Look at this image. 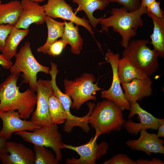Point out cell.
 Wrapping results in <instances>:
<instances>
[{"label":"cell","mask_w":164,"mask_h":164,"mask_svg":"<svg viewBox=\"0 0 164 164\" xmlns=\"http://www.w3.org/2000/svg\"><path fill=\"white\" fill-rule=\"evenodd\" d=\"M152 81L134 79L128 83L121 84L125 96L130 104L134 103L152 94Z\"/></svg>","instance_id":"cell-17"},{"label":"cell","mask_w":164,"mask_h":164,"mask_svg":"<svg viewBox=\"0 0 164 164\" xmlns=\"http://www.w3.org/2000/svg\"><path fill=\"white\" fill-rule=\"evenodd\" d=\"M29 31V29H21L13 26L5 40L2 53L10 59L15 56L17 53L18 46Z\"/></svg>","instance_id":"cell-23"},{"label":"cell","mask_w":164,"mask_h":164,"mask_svg":"<svg viewBox=\"0 0 164 164\" xmlns=\"http://www.w3.org/2000/svg\"><path fill=\"white\" fill-rule=\"evenodd\" d=\"M140 136L137 139L126 141V145L133 150L145 152L148 156L152 153L164 154V141L156 134L148 132L146 130L140 132Z\"/></svg>","instance_id":"cell-16"},{"label":"cell","mask_w":164,"mask_h":164,"mask_svg":"<svg viewBox=\"0 0 164 164\" xmlns=\"http://www.w3.org/2000/svg\"><path fill=\"white\" fill-rule=\"evenodd\" d=\"M18 75L11 74L0 85V112L17 110L20 118H28L36 105V94L30 88L19 91Z\"/></svg>","instance_id":"cell-1"},{"label":"cell","mask_w":164,"mask_h":164,"mask_svg":"<svg viewBox=\"0 0 164 164\" xmlns=\"http://www.w3.org/2000/svg\"><path fill=\"white\" fill-rule=\"evenodd\" d=\"M130 105L131 111L128 115L130 119L125 121L123 126L128 133L137 135L142 130H156L160 125L164 123V118L155 117L143 109L137 102Z\"/></svg>","instance_id":"cell-8"},{"label":"cell","mask_w":164,"mask_h":164,"mask_svg":"<svg viewBox=\"0 0 164 164\" xmlns=\"http://www.w3.org/2000/svg\"><path fill=\"white\" fill-rule=\"evenodd\" d=\"M13 65L11 59H9L3 54H0V66L5 69H9Z\"/></svg>","instance_id":"cell-32"},{"label":"cell","mask_w":164,"mask_h":164,"mask_svg":"<svg viewBox=\"0 0 164 164\" xmlns=\"http://www.w3.org/2000/svg\"><path fill=\"white\" fill-rule=\"evenodd\" d=\"M160 2L155 1L151 3L146 7L148 12H149L156 17L159 18H164L163 11L161 9Z\"/></svg>","instance_id":"cell-31"},{"label":"cell","mask_w":164,"mask_h":164,"mask_svg":"<svg viewBox=\"0 0 164 164\" xmlns=\"http://www.w3.org/2000/svg\"><path fill=\"white\" fill-rule=\"evenodd\" d=\"M67 43L62 39L56 40L49 47L46 52L49 55L53 56L60 55Z\"/></svg>","instance_id":"cell-27"},{"label":"cell","mask_w":164,"mask_h":164,"mask_svg":"<svg viewBox=\"0 0 164 164\" xmlns=\"http://www.w3.org/2000/svg\"><path fill=\"white\" fill-rule=\"evenodd\" d=\"M158 132L156 135L159 137H164V123L160 125L157 128Z\"/></svg>","instance_id":"cell-35"},{"label":"cell","mask_w":164,"mask_h":164,"mask_svg":"<svg viewBox=\"0 0 164 164\" xmlns=\"http://www.w3.org/2000/svg\"><path fill=\"white\" fill-rule=\"evenodd\" d=\"M5 153L0 154V159L3 164H35L34 152L21 143L7 141Z\"/></svg>","instance_id":"cell-14"},{"label":"cell","mask_w":164,"mask_h":164,"mask_svg":"<svg viewBox=\"0 0 164 164\" xmlns=\"http://www.w3.org/2000/svg\"><path fill=\"white\" fill-rule=\"evenodd\" d=\"M13 26L9 24H0V51L3 50L5 40Z\"/></svg>","instance_id":"cell-30"},{"label":"cell","mask_w":164,"mask_h":164,"mask_svg":"<svg viewBox=\"0 0 164 164\" xmlns=\"http://www.w3.org/2000/svg\"><path fill=\"white\" fill-rule=\"evenodd\" d=\"M137 164H164V162L159 159L153 158L151 160L139 159L136 160Z\"/></svg>","instance_id":"cell-33"},{"label":"cell","mask_w":164,"mask_h":164,"mask_svg":"<svg viewBox=\"0 0 164 164\" xmlns=\"http://www.w3.org/2000/svg\"><path fill=\"white\" fill-rule=\"evenodd\" d=\"M156 1V0H141V6L146 8L149 5Z\"/></svg>","instance_id":"cell-36"},{"label":"cell","mask_w":164,"mask_h":164,"mask_svg":"<svg viewBox=\"0 0 164 164\" xmlns=\"http://www.w3.org/2000/svg\"><path fill=\"white\" fill-rule=\"evenodd\" d=\"M53 91L50 80L39 79L37 81L36 106L32 113L31 120L40 126H49L53 124L49 114V99Z\"/></svg>","instance_id":"cell-11"},{"label":"cell","mask_w":164,"mask_h":164,"mask_svg":"<svg viewBox=\"0 0 164 164\" xmlns=\"http://www.w3.org/2000/svg\"><path fill=\"white\" fill-rule=\"evenodd\" d=\"M91 73H84L74 80H64L65 93L73 100L71 107L78 110L84 102L89 100L95 101L97 91L103 89L97 86L98 82Z\"/></svg>","instance_id":"cell-6"},{"label":"cell","mask_w":164,"mask_h":164,"mask_svg":"<svg viewBox=\"0 0 164 164\" xmlns=\"http://www.w3.org/2000/svg\"><path fill=\"white\" fill-rule=\"evenodd\" d=\"M103 164H137L135 161L124 154H118L105 161Z\"/></svg>","instance_id":"cell-28"},{"label":"cell","mask_w":164,"mask_h":164,"mask_svg":"<svg viewBox=\"0 0 164 164\" xmlns=\"http://www.w3.org/2000/svg\"><path fill=\"white\" fill-rule=\"evenodd\" d=\"M118 74L121 84L128 83L134 79H147L150 78L125 57H122L119 60Z\"/></svg>","instance_id":"cell-19"},{"label":"cell","mask_w":164,"mask_h":164,"mask_svg":"<svg viewBox=\"0 0 164 164\" xmlns=\"http://www.w3.org/2000/svg\"><path fill=\"white\" fill-rule=\"evenodd\" d=\"M148 13L146 8L142 6L132 12H129L125 7L113 8L111 15L106 18H101L99 22L101 30L108 32V28L119 33L121 39L120 43L125 48L131 39L137 34L138 28L144 26L142 15Z\"/></svg>","instance_id":"cell-2"},{"label":"cell","mask_w":164,"mask_h":164,"mask_svg":"<svg viewBox=\"0 0 164 164\" xmlns=\"http://www.w3.org/2000/svg\"><path fill=\"white\" fill-rule=\"evenodd\" d=\"M110 2H116L125 7L129 12L134 11L141 6L140 0H109Z\"/></svg>","instance_id":"cell-29"},{"label":"cell","mask_w":164,"mask_h":164,"mask_svg":"<svg viewBox=\"0 0 164 164\" xmlns=\"http://www.w3.org/2000/svg\"><path fill=\"white\" fill-rule=\"evenodd\" d=\"M7 141L6 139L0 138V154L5 153V145Z\"/></svg>","instance_id":"cell-34"},{"label":"cell","mask_w":164,"mask_h":164,"mask_svg":"<svg viewBox=\"0 0 164 164\" xmlns=\"http://www.w3.org/2000/svg\"><path fill=\"white\" fill-rule=\"evenodd\" d=\"M2 3V2L1 0H0V4Z\"/></svg>","instance_id":"cell-38"},{"label":"cell","mask_w":164,"mask_h":164,"mask_svg":"<svg viewBox=\"0 0 164 164\" xmlns=\"http://www.w3.org/2000/svg\"><path fill=\"white\" fill-rule=\"evenodd\" d=\"M46 15L52 18H59L73 22L85 28L93 36L94 32L89 22L85 17L80 18L76 15L72 7L65 0H47L43 6Z\"/></svg>","instance_id":"cell-12"},{"label":"cell","mask_w":164,"mask_h":164,"mask_svg":"<svg viewBox=\"0 0 164 164\" xmlns=\"http://www.w3.org/2000/svg\"><path fill=\"white\" fill-rule=\"evenodd\" d=\"M150 42L145 39L130 41L122 52V57L128 58L141 71L150 76L155 73L159 67L158 52L147 46Z\"/></svg>","instance_id":"cell-4"},{"label":"cell","mask_w":164,"mask_h":164,"mask_svg":"<svg viewBox=\"0 0 164 164\" xmlns=\"http://www.w3.org/2000/svg\"><path fill=\"white\" fill-rule=\"evenodd\" d=\"M49 112L53 123L61 124L65 121V111L59 99L54 95L53 91L49 99Z\"/></svg>","instance_id":"cell-25"},{"label":"cell","mask_w":164,"mask_h":164,"mask_svg":"<svg viewBox=\"0 0 164 164\" xmlns=\"http://www.w3.org/2000/svg\"><path fill=\"white\" fill-rule=\"evenodd\" d=\"M22 8L20 2L12 0L0 4V24H9L14 26L21 14Z\"/></svg>","instance_id":"cell-20"},{"label":"cell","mask_w":164,"mask_h":164,"mask_svg":"<svg viewBox=\"0 0 164 164\" xmlns=\"http://www.w3.org/2000/svg\"><path fill=\"white\" fill-rule=\"evenodd\" d=\"M125 121L121 109L108 99L97 103L88 120V123L95 129L94 137L96 139L101 135L120 131Z\"/></svg>","instance_id":"cell-3"},{"label":"cell","mask_w":164,"mask_h":164,"mask_svg":"<svg viewBox=\"0 0 164 164\" xmlns=\"http://www.w3.org/2000/svg\"><path fill=\"white\" fill-rule=\"evenodd\" d=\"M14 134L21 137L24 140L34 145L50 147L56 154L59 162L61 161V150L64 149V143L58 131L57 124L53 123L49 126H41L32 132L26 131H19Z\"/></svg>","instance_id":"cell-7"},{"label":"cell","mask_w":164,"mask_h":164,"mask_svg":"<svg viewBox=\"0 0 164 164\" xmlns=\"http://www.w3.org/2000/svg\"><path fill=\"white\" fill-rule=\"evenodd\" d=\"M15 61L9 69L11 74L20 75L23 81L28 84L30 88L35 92L37 82V75L39 72L46 74L49 73L50 68L40 64L33 56L30 43L26 42L15 56Z\"/></svg>","instance_id":"cell-5"},{"label":"cell","mask_w":164,"mask_h":164,"mask_svg":"<svg viewBox=\"0 0 164 164\" xmlns=\"http://www.w3.org/2000/svg\"><path fill=\"white\" fill-rule=\"evenodd\" d=\"M32 1L39 3V2H41L43 1H44L45 0H30Z\"/></svg>","instance_id":"cell-37"},{"label":"cell","mask_w":164,"mask_h":164,"mask_svg":"<svg viewBox=\"0 0 164 164\" xmlns=\"http://www.w3.org/2000/svg\"><path fill=\"white\" fill-rule=\"evenodd\" d=\"M0 118L2 121L0 138L7 140L10 139L14 132L22 131H33L41 127L31 120L22 119L17 111L0 112Z\"/></svg>","instance_id":"cell-13"},{"label":"cell","mask_w":164,"mask_h":164,"mask_svg":"<svg viewBox=\"0 0 164 164\" xmlns=\"http://www.w3.org/2000/svg\"><path fill=\"white\" fill-rule=\"evenodd\" d=\"M105 55L107 60L104 63H109L112 69V80L111 85L108 89L101 91V97L113 101L122 111L130 110V104L125 97L122 90L118 74V63L120 59V55L118 53L115 54L108 50Z\"/></svg>","instance_id":"cell-9"},{"label":"cell","mask_w":164,"mask_h":164,"mask_svg":"<svg viewBox=\"0 0 164 164\" xmlns=\"http://www.w3.org/2000/svg\"><path fill=\"white\" fill-rule=\"evenodd\" d=\"M148 15L152 20L154 27L152 33L150 35L154 49L159 53L160 56H164V18H157L148 12Z\"/></svg>","instance_id":"cell-24"},{"label":"cell","mask_w":164,"mask_h":164,"mask_svg":"<svg viewBox=\"0 0 164 164\" xmlns=\"http://www.w3.org/2000/svg\"><path fill=\"white\" fill-rule=\"evenodd\" d=\"M22 11L14 26L23 29H28L32 24L40 25L44 22L46 15L43 6L30 0H21Z\"/></svg>","instance_id":"cell-15"},{"label":"cell","mask_w":164,"mask_h":164,"mask_svg":"<svg viewBox=\"0 0 164 164\" xmlns=\"http://www.w3.org/2000/svg\"><path fill=\"white\" fill-rule=\"evenodd\" d=\"M62 39L71 46L72 53L75 54L80 53L83 48V39L80 35L78 26H74L71 22H65Z\"/></svg>","instance_id":"cell-22"},{"label":"cell","mask_w":164,"mask_h":164,"mask_svg":"<svg viewBox=\"0 0 164 164\" xmlns=\"http://www.w3.org/2000/svg\"><path fill=\"white\" fill-rule=\"evenodd\" d=\"M47 29L48 36L46 40L42 46L37 49L38 53H42L45 54L50 45L62 37L64 30L65 22L56 21L53 18L46 15L45 19Z\"/></svg>","instance_id":"cell-21"},{"label":"cell","mask_w":164,"mask_h":164,"mask_svg":"<svg viewBox=\"0 0 164 164\" xmlns=\"http://www.w3.org/2000/svg\"><path fill=\"white\" fill-rule=\"evenodd\" d=\"M97 139L94 137L91 138L86 144L74 146L64 143V149L75 151L80 155L79 159L72 157L67 158L66 162L68 164H95L96 161L106 153L109 148L108 144L102 142L99 144L97 143Z\"/></svg>","instance_id":"cell-10"},{"label":"cell","mask_w":164,"mask_h":164,"mask_svg":"<svg viewBox=\"0 0 164 164\" xmlns=\"http://www.w3.org/2000/svg\"><path fill=\"white\" fill-rule=\"evenodd\" d=\"M72 2L78 5L74 9L75 13L83 11L91 26L94 28H96L99 23L101 18H96L94 17V12L97 10H104L110 2L109 0H72Z\"/></svg>","instance_id":"cell-18"},{"label":"cell","mask_w":164,"mask_h":164,"mask_svg":"<svg viewBox=\"0 0 164 164\" xmlns=\"http://www.w3.org/2000/svg\"><path fill=\"white\" fill-rule=\"evenodd\" d=\"M35 164H58L59 162L52 152L43 146L34 145Z\"/></svg>","instance_id":"cell-26"}]
</instances>
